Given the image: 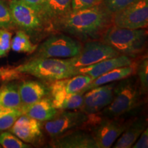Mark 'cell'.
I'll use <instances>...</instances> for the list:
<instances>
[{
    "label": "cell",
    "instance_id": "d6a6232c",
    "mask_svg": "<svg viewBox=\"0 0 148 148\" xmlns=\"http://www.w3.org/2000/svg\"><path fill=\"white\" fill-rule=\"evenodd\" d=\"M12 109L4 108V107L1 106V105H0V115H1V114H3L7 113V112H10V111H12Z\"/></svg>",
    "mask_w": 148,
    "mask_h": 148
},
{
    "label": "cell",
    "instance_id": "ffe728a7",
    "mask_svg": "<svg viewBox=\"0 0 148 148\" xmlns=\"http://www.w3.org/2000/svg\"><path fill=\"white\" fill-rule=\"evenodd\" d=\"M0 105L12 110H21L22 104L17 83L8 82L0 88Z\"/></svg>",
    "mask_w": 148,
    "mask_h": 148
},
{
    "label": "cell",
    "instance_id": "603a6c76",
    "mask_svg": "<svg viewBox=\"0 0 148 148\" xmlns=\"http://www.w3.org/2000/svg\"><path fill=\"white\" fill-rule=\"evenodd\" d=\"M0 145L4 148H29L30 145L25 143L10 131L0 132Z\"/></svg>",
    "mask_w": 148,
    "mask_h": 148
},
{
    "label": "cell",
    "instance_id": "6da1fadb",
    "mask_svg": "<svg viewBox=\"0 0 148 148\" xmlns=\"http://www.w3.org/2000/svg\"><path fill=\"white\" fill-rule=\"evenodd\" d=\"M112 25V14L102 3L90 8L71 11L60 23L58 30H62L81 40L101 38Z\"/></svg>",
    "mask_w": 148,
    "mask_h": 148
},
{
    "label": "cell",
    "instance_id": "8992f818",
    "mask_svg": "<svg viewBox=\"0 0 148 148\" xmlns=\"http://www.w3.org/2000/svg\"><path fill=\"white\" fill-rule=\"evenodd\" d=\"M8 7L15 26L27 34L41 35L44 31H51L40 14L23 0H10Z\"/></svg>",
    "mask_w": 148,
    "mask_h": 148
},
{
    "label": "cell",
    "instance_id": "d6986e66",
    "mask_svg": "<svg viewBox=\"0 0 148 148\" xmlns=\"http://www.w3.org/2000/svg\"><path fill=\"white\" fill-rule=\"evenodd\" d=\"M146 120L145 118L134 119L128 127L122 133L113 146L114 148L132 147L141 133L145 129Z\"/></svg>",
    "mask_w": 148,
    "mask_h": 148
},
{
    "label": "cell",
    "instance_id": "484cf974",
    "mask_svg": "<svg viewBox=\"0 0 148 148\" xmlns=\"http://www.w3.org/2000/svg\"><path fill=\"white\" fill-rule=\"evenodd\" d=\"M23 114L21 110H12L10 112L0 115V132L9 130L16 119Z\"/></svg>",
    "mask_w": 148,
    "mask_h": 148
},
{
    "label": "cell",
    "instance_id": "4dcf8cb0",
    "mask_svg": "<svg viewBox=\"0 0 148 148\" xmlns=\"http://www.w3.org/2000/svg\"><path fill=\"white\" fill-rule=\"evenodd\" d=\"M133 148H147L148 147V130L146 128L141 133L136 141L132 146Z\"/></svg>",
    "mask_w": 148,
    "mask_h": 148
},
{
    "label": "cell",
    "instance_id": "52a82bcc",
    "mask_svg": "<svg viewBox=\"0 0 148 148\" xmlns=\"http://www.w3.org/2000/svg\"><path fill=\"white\" fill-rule=\"evenodd\" d=\"M82 48L79 40L64 34H52L37 47L32 58H70L78 55Z\"/></svg>",
    "mask_w": 148,
    "mask_h": 148
},
{
    "label": "cell",
    "instance_id": "ba28073f",
    "mask_svg": "<svg viewBox=\"0 0 148 148\" xmlns=\"http://www.w3.org/2000/svg\"><path fill=\"white\" fill-rule=\"evenodd\" d=\"M89 119V114L82 110H60L54 117L45 121L44 129L51 138L77 129H83Z\"/></svg>",
    "mask_w": 148,
    "mask_h": 148
},
{
    "label": "cell",
    "instance_id": "277c9868",
    "mask_svg": "<svg viewBox=\"0 0 148 148\" xmlns=\"http://www.w3.org/2000/svg\"><path fill=\"white\" fill-rule=\"evenodd\" d=\"M147 32L145 29H127L112 24L105 31L102 42L114 48L120 54L134 58L145 49Z\"/></svg>",
    "mask_w": 148,
    "mask_h": 148
},
{
    "label": "cell",
    "instance_id": "7402d4cb",
    "mask_svg": "<svg viewBox=\"0 0 148 148\" xmlns=\"http://www.w3.org/2000/svg\"><path fill=\"white\" fill-rule=\"evenodd\" d=\"M37 47L38 45L31 41L29 34L21 29L18 30L11 40V49L15 52L32 53Z\"/></svg>",
    "mask_w": 148,
    "mask_h": 148
},
{
    "label": "cell",
    "instance_id": "e575fe53",
    "mask_svg": "<svg viewBox=\"0 0 148 148\" xmlns=\"http://www.w3.org/2000/svg\"><path fill=\"white\" fill-rule=\"evenodd\" d=\"M0 80H1V78H0Z\"/></svg>",
    "mask_w": 148,
    "mask_h": 148
},
{
    "label": "cell",
    "instance_id": "44dd1931",
    "mask_svg": "<svg viewBox=\"0 0 148 148\" xmlns=\"http://www.w3.org/2000/svg\"><path fill=\"white\" fill-rule=\"evenodd\" d=\"M93 80L92 77L85 74H77L68 78L59 79L53 82L66 93H76L84 89Z\"/></svg>",
    "mask_w": 148,
    "mask_h": 148
},
{
    "label": "cell",
    "instance_id": "83f0119b",
    "mask_svg": "<svg viewBox=\"0 0 148 148\" xmlns=\"http://www.w3.org/2000/svg\"><path fill=\"white\" fill-rule=\"evenodd\" d=\"M12 33L8 29L0 28V58L6 56L11 49Z\"/></svg>",
    "mask_w": 148,
    "mask_h": 148
},
{
    "label": "cell",
    "instance_id": "e0dca14e",
    "mask_svg": "<svg viewBox=\"0 0 148 148\" xmlns=\"http://www.w3.org/2000/svg\"><path fill=\"white\" fill-rule=\"evenodd\" d=\"M23 114L32 117L40 122L52 119L58 110L53 107L49 97H45L36 103L21 109Z\"/></svg>",
    "mask_w": 148,
    "mask_h": 148
},
{
    "label": "cell",
    "instance_id": "9c48e42d",
    "mask_svg": "<svg viewBox=\"0 0 148 148\" xmlns=\"http://www.w3.org/2000/svg\"><path fill=\"white\" fill-rule=\"evenodd\" d=\"M119 55L121 54L114 48L102 41L90 40L82 45L78 55L67 60L71 66L79 69Z\"/></svg>",
    "mask_w": 148,
    "mask_h": 148
},
{
    "label": "cell",
    "instance_id": "4fadbf2b",
    "mask_svg": "<svg viewBox=\"0 0 148 148\" xmlns=\"http://www.w3.org/2000/svg\"><path fill=\"white\" fill-rule=\"evenodd\" d=\"M49 147L99 148L90 132L84 130H74L51 138Z\"/></svg>",
    "mask_w": 148,
    "mask_h": 148
},
{
    "label": "cell",
    "instance_id": "30bf717a",
    "mask_svg": "<svg viewBox=\"0 0 148 148\" xmlns=\"http://www.w3.org/2000/svg\"><path fill=\"white\" fill-rule=\"evenodd\" d=\"M112 24L127 29H143L148 25V0H137L112 14Z\"/></svg>",
    "mask_w": 148,
    "mask_h": 148
},
{
    "label": "cell",
    "instance_id": "4316f807",
    "mask_svg": "<svg viewBox=\"0 0 148 148\" xmlns=\"http://www.w3.org/2000/svg\"><path fill=\"white\" fill-rule=\"evenodd\" d=\"M136 1L137 0H102L101 3L110 14H113Z\"/></svg>",
    "mask_w": 148,
    "mask_h": 148
},
{
    "label": "cell",
    "instance_id": "9a60e30c",
    "mask_svg": "<svg viewBox=\"0 0 148 148\" xmlns=\"http://www.w3.org/2000/svg\"><path fill=\"white\" fill-rule=\"evenodd\" d=\"M18 86L22 104L21 109L49 95V87L39 81L24 80L18 83Z\"/></svg>",
    "mask_w": 148,
    "mask_h": 148
},
{
    "label": "cell",
    "instance_id": "3957f363",
    "mask_svg": "<svg viewBox=\"0 0 148 148\" xmlns=\"http://www.w3.org/2000/svg\"><path fill=\"white\" fill-rule=\"evenodd\" d=\"M143 95L137 77L132 75L125 77L116 83L112 102L97 114L105 117H121L140 106Z\"/></svg>",
    "mask_w": 148,
    "mask_h": 148
},
{
    "label": "cell",
    "instance_id": "2e32d148",
    "mask_svg": "<svg viewBox=\"0 0 148 148\" xmlns=\"http://www.w3.org/2000/svg\"><path fill=\"white\" fill-rule=\"evenodd\" d=\"M47 16L51 30H58L60 23L71 11V0H46Z\"/></svg>",
    "mask_w": 148,
    "mask_h": 148
},
{
    "label": "cell",
    "instance_id": "d4e9b609",
    "mask_svg": "<svg viewBox=\"0 0 148 148\" xmlns=\"http://www.w3.org/2000/svg\"><path fill=\"white\" fill-rule=\"evenodd\" d=\"M15 27L8 5L0 0V28L10 29Z\"/></svg>",
    "mask_w": 148,
    "mask_h": 148
},
{
    "label": "cell",
    "instance_id": "7c38bea8",
    "mask_svg": "<svg viewBox=\"0 0 148 148\" xmlns=\"http://www.w3.org/2000/svg\"><path fill=\"white\" fill-rule=\"evenodd\" d=\"M9 131L28 144H40L43 140L40 121L25 114L20 116Z\"/></svg>",
    "mask_w": 148,
    "mask_h": 148
},
{
    "label": "cell",
    "instance_id": "5bb4252c",
    "mask_svg": "<svg viewBox=\"0 0 148 148\" xmlns=\"http://www.w3.org/2000/svg\"><path fill=\"white\" fill-rule=\"evenodd\" d=\"M134 63L132 57L121 54L114 58L105 59L91 65L77 69V73L90 75L92 79H95L111 70L122 66H130Z\"/></svg>",
    "mask_w": 148,
    "mask_h": 148
},
{
    "label": "cell",
    "instance_id": "7a4b0ae2",
    "mask_svg": "<svg viewBox=\"0 0 148 148\" xmlns=\"http://www.w3.org/2000/svg\"><path fill=\"white\" fill-rule=\"evenodd\" d=\"M11 69L16 75L27 74L49 83L77 75V69L69 64L67 58H32Z\"/></svg>",
    "mask_w": 148,
    "mask_h": 148
},
{
    "label": "cell",
    "instance_id": "ac0fdd59",
    "mask_svg": "<svg viewBox=\"0 0 148 148\" xmlns=\"http://www.w3.org/2000/svg\"><path fill=\"white\" fill-rule=\"evenodd\" d=\"M135 72H136V65H134V63L130 66L116 68V69L111 70L106 73L102 74L100 76L93 79L80 92L84 94L85 92L88 91V90L91 89L92 88L101 86V85L109 84L111 82H116V81H120L125 77L134 75Z\"/></svg>",
    "mask_w": 148,
    "mask_h": 148
},
{
    "label": "cell",
    "instance_id": "f546056e",
    "mask_svg": "<svg viewBox=\"0 0 148 148\" xmlns=\"http://www.w3.org/2000/svg\"><path fill=\"white\" fill-rule=\"evenodd\" d=\"M101 1L102 0H71V11L90 8L99 4Z\"/></svg>",
    "mask_w": 148,
    "mask_h": 148
},
{
    "label": "cell",
    "instance_id": "8fae6325",
    "mask_svg": "<svg viewBox=\"0 0 148 148\" xmlns=\"http://www.w3.org/2000/svg\"><path fill=\"white\" fill-rule=\"evenodd\" d=\"M116 83L114 82L101 85L85 92L80 110L87 114L99 113L112 102Z\"/></svg>",
    "mask_w": 148,
    "mask_h": 148
},
{
    "label": "cell",
    "instance_id": "f1b7e54d",
    "mask_svg": "<svg viewBox=\"0 0 148 148\" xmlns=\"http://www.w3.org/2000/svg\"><path fill=\"white\" fill-rule=\"evenodd\" d=\"M23 1L32 7L40 14L51 30L47 16V1L46 0H23Z\"/></svg>",
    "mask_w": 148,
    "mask_h": 148
},
{
    "label": "cell",
    "instance_id": "cb8c5ba5",
    "mask_svg": "<svg viewBox=\"0 0 148 148\" xmlns=\"http://www.w3.org/2000/svg\"><path fill=\"white\" fill-rule=\"evenodd\" d=\"M138 80L143 95L147 94L148 90V58L147 56L142 58L136 65V72Z\"/></svg>",
    "mask_w": 148,
    "mask_h": 148
},
{
    "label": "cell",
    "instance_id": "1f68e13d",
    "mask_svg": "<svg viewBox=\"0 0 148 148\" xmlns=\"http://www.w3.org/2000/svg\"><path fill=\"white\" fill-rule=\"evenodd\" d=\"M0 78H12V75L10 69H0Z\"/></svg>",
    "mask_w": 148,
    "mask_h": 148
},
{
    "label": "cell",
    "instance_id": "5b68a950",
    "mask_svg": "<svg viewBox=\"0 0 148 148\" xmlns=\"http://www.w3.org/2000/svg\"><path fill=\"white\" fill-rule=\"evenodd\" d=\"M134 119L109 118L98 114H89L88 121L82 130L89 131L99 148H109L113 145Z\"/></svg>",
    "mask_w": 148,
    "mask_h": 148
},
{
    "label": "cell",
    "instance_id": "836d02e7",
    "mask_svg": "<svg viewBox=\"0 0 148 148\" xmlns=\"http://www.w3.org/2000/svg\"><path fill=\"white\" fill-rule=\"evenodd\" d=\"M0 147H1V145H0Z\"/></svg>",
    "mask_w": 148,
    "mask_h": 148
}]
</instances>
